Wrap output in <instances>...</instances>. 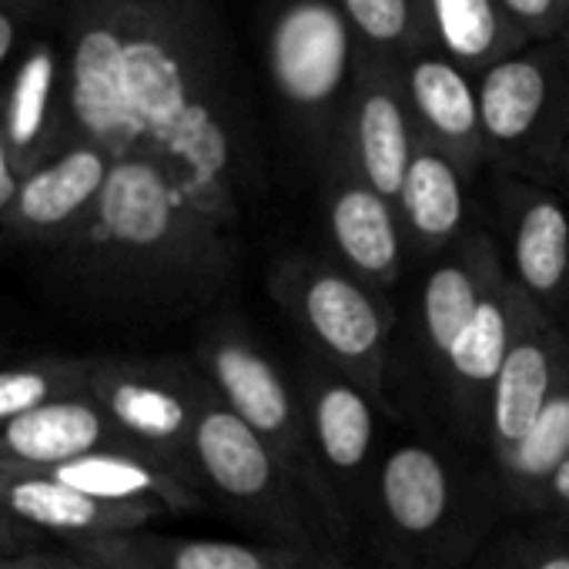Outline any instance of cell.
I'll use <instances>...</instances> for the list:
<instances>
[{"label":"cell","mask_w":569,"mask_h":569,"mask_svg":"<svg viewBox=\"0 0 569 569\" xmlns=\"http://www.w3.org/2000/svg\"><path fill=\"white\" fill-rule=\"evenodd\" d=\"M366 54L402 64L429 48L419 0H339Z\"/></svg>","instance_id":"cell-25"},{"label":"cell","mask_w":569,"mask_h":569,"mask_svg":"<svg viewBox=\"0 0 569 569\" xmlns=\"http://www.w3.org/2000/svg\"><path fill=\"white\" fill-rule=\"evenodd\" d=\"M416 144L419 131L412 121L399 64L366 54L329 158L352 168L372 191L396 204Z\"/></svg>","instance_id":"cell-7"},{"label":"cell","mask_w":569,"mask_h":569,"mask_svg":"<svg viewBox=\"0 0 569 569\" xmlns=\"http://www.w3.org/2000/svg\"><path fill=\"white\" fill-rule=\"evenodd\" d=\"M64 108L71 141L171 171L238 228L248 128L224 31L204 0H84Z\"/></svg>","instance_id":"cell-1"},{"label":"cell","mask_w":569,"mask_h":569,"mask_svg":"<svg viewBox=\"0 0 569 569\" xmlns=\"http://www.w3.org/2000/svg\"><path fill=\"white\" fill-rule=\"evenodd\" d=\"M552 392V349L539 329L519 326L509 356L489 389V426L499 452H506L529 432Z\"/></svg>","instance_id":"cell-18"},{"label":"cell","mask_w":569,"mask_h":569,"mask_svg":"<svg viewBox=\"0 0 569 569\" xmlns=\"http://www.w3.org/2000/svg\"><path fill=\"white\" fill-rule=\"evenodd\" d=\"M0 569H101L84 562L74 552H18V556H0Z\"/></svg>","instance_id":"cell-30"},{"label":"cell","mask_w":569,"mask_h":569,"mask_svg":"<svg viewBox=\"0 0 569 569\" xmlns=\"http://www.w3.org/2000/svg\"><path fill=\"white\" fill-rule=\"evenodd\" d=\"M108 171L111 158L101 148L88 141H68L58 154L44 158L21 178V191L4 231L24 244L64 248L88 224L104 191Z\"/></svg>","instance_id":"cell-9"},{"label":"cell","mask_w":569,"mask_h":569,"mask_svg":"<svg viewBox=\"0 0 569 569\" xmlns=\"http://www.w3.org/2000/svg\"><path fill=\"white\" fill-rule=\"evenodd\" d=\"M21 168L4 141V131H0V231L8 228V218L14 211V201H18V191H21Z\"/></svg>","instance_id":"cell-29"},{"label":"cell","mask_w":569,"mask_h":569,"mask_svg":"<svg viewBox=\"0 0 569 569\" xmlns=\"http://www.w3.org/2000/svg\"><path fill=\"white\" fill-rule=\"evenodd\" d=\"M379 496L386 519L399 536H432L446 522L452 499L442 456L419 442L392 449L379 472Z\"/></svg>","instance_id":"cell-17"},{"label":"cell","mask_w":569,"mask_h":569,"mask_svg":"<svg viewBox=\"0 0 569 569\" xmlns=\"http://www.w3.org/2000/svg\"><path fill=\"white\" fill-rule=\"evenodd\" d=\"M201 362L218 399L248 429L261 436V442L274 452L281 469L296 482V489L302 486V492L312 502H319V509H326V519L339 522V502L329 492L326 469L316 456L312 436L302 426L292 389L281 379L274 362L234 332L211 336L201 349Z\"/></svg>","instance_id":"cell-3"},{"label":"cell","mask_w":569,"mask_h":569,"mask_svg":"<svg viewBox=\"0 0 569 569\" xmlns=\"http://www.w3.org/2000/svg\"><path fill=\"white\" fill-rule=\"evenodd\" d=\"M559 164H562V171L569 174V128H566V138H562V144H559Z\"/></svg>","instance_id":"cell-36"},{"label":"cell","mask_w":569,"mask_h":569,"mask_svg":"<svg viewBox=\"0 0 569 569\" xmlns=\"http://www.w3.org/2000/svg\"><path fill=\"white\" fill-rule=\"evenodd\" d=\"M532 569H569V549H559V552H546Z\"/></svg>","instance_id":"cell-35"},{"label":"cell","mask_w":569,"mask_h":569,"mask_svg":"<svg viewBox=\"0 0 569 569\" xmlns=\"http://www.w3.org/2000/svg\"><path fill=\"white\" fill-rule=\"evenodd\" d=\"M191 466L198 482H208L224 502L254 509L278 529H296V482L261 436L218 399L208 379L191 429Z\"/></svg>","instance_id":"cell-6"},{"label":"cell","mask_w":569,"mask_h":569,"mask_svg":"<svg viewBox=\"0 0 569 569\" xmlns=\"http://www.w3.org/2000/svg\"><path fill=\"white\" fill-rule=\"evenodd\" d=\"M309 436L322 469L356 476L376 442V412L369 396L346 379H312L309 386Z\"/></svg>","instance_id":"cell-19"},{"label":"cell","mask_w":569,"mask_h":569,"mask_svg":"<svg viewBox=\"0 0 569 569\" xmlns=\"http://www.w3.org/2000/svg\"><path fill=\"white\" fill-rule=\"evenodd\" d=\"M336 181L329 194V234L339 254L362 278L389 284L402 261L399 208L372 191L352 168L336 161Z\"/></svg>","instance_id":"cell-14"},{"label":"cell","mask_w":569,"mask_h":569,"mask_svg":"<svg viewBox=\"0 0 569 569\" xmlns=\"http://www.w3.org/2000/svg\"><path fill=\"white\" fill-rule=\"evenodd\" d=\"M512 299L516 296H499V292L486 289L472 322L462 329L452 352L446 356V366L462 389H469V392L492 389V382L509 356V346L516 339V329H519Z\"/></svg>","instance_id":"cell-22"},{"label":"cell","mask_w":569,"mask_h":569,"mask_svg":"<svg viewBox=\"0 0 569 569\" xmlns=\"http://www.w3.org/2000/svg\"><path fill=\"white\" fill-rule=\"evenodd\" d=\"M546 489L559 499V502H569V456H566V462L549 476V482H546Z\"/></svg>","instance_id":"cell-32"},{"label":"cell","mask_w":569,"mask_h":569,"mask_svg":"<svg viewBox=\"0 0 569 569\" xmlns=\"http://www.w3.org/2000/svg\"><path fill=\"white\" fill-rule=\"evenodd\" d=\"M502 456L506 472L516 482H549V476L566 462L569 456V386H556L549 402L542 406L539 419L529 426V432L509 446Z\"/></svg>","instance_id":"cell-27"},{"label":"cell","mask_w":569,"mask_h":569,"mask_svg":"<svg viewBox=\"0 0 569 569\" xmlns=\"http://www.w3.org/2000/svg\"><path fill=\"white\" fill-rule=\"evenodd\" d=\"M399 74L419 138L446 151L462 168V174L479 168L486 158V141L476 78L436 48L406 58Z\"/></svg>","instance_id":"cell-11"},{"label":"cell","mask_w":569,"mask_h":569,"mask_svg":"<svg viewBox=\"0 0 569 569\" xmlns=\"http://www.w3.org/2000/svg\"><path fill=\"white\" fill-rule=\"evenodd\" d=\"M419 11L429 48L442 51L472 78L529 44L496 0H419Z\"/></svg>","instance_id":"cell-16"},{"label":"cell","mask_w":569,"mask_h":569,"mask_svg":"<svg viewBox=\"0 0 569 569\" xmlns=\"http://www.w3.org/2000/svg\"><path fill=\"white\" fill-rule=\"evenodd\" d=\"M28 542V529H21L4 509H0V552H11L18 556V549Z\"/></svg>","instance_id":"cell-31"},{"label":"cell","mask_w":569,"mask_h":569,"mask_svg":"<svg viewBox=\"0 0 569 569\" xmlns=\"http://www.w3.org/2000/svg\"><path fill=\"white\" fill-rule=\"evenodd\" d=\"M512 261L532 299H552L569 278V214L549 194H529L519 204Z\"/></svg>","instance_id":"cell-21"},{"label":"cell","mask_w":569,"mask_h":569,"mask_svg":"<svg viewBox=\"0 0 569 569\" xmlns=\"http://www.w3.org/2000/svg\"><path fill=\"white\" fill-rule=\"evenodd\" d=\"M204 379L171 362L91 359L88 392L98 399L121 439L171 469L188 486L198 482L191 466V429Z\"/></svg>","instance_id":"cell-4"},{"label":"cell","mask_w":569,"mask_h":569,"mask_svg":"<svg viewBox=\"0 0 569 569\" xmlns=\"http://www.w3.org/2000/svg\"><path fill=\"white\" fill-rule=\"evenodd\" d=\"M0 509H4L28 532H51L71 539V546L134 532L154 516H164L158 506L141 502H104L48 472H14L0 469Z\"/></svg>","instance_id":"cell-10"},{"label":"cell","mask_w":569,"mask_h":569,"mask_svg":"<svg viewBox=\"0 0 569 569\" xmlns=\"http://www.w3.org/2000/svg\"><path fill=\"white\" fill-rule=\"evenodd\" d=\"M101 569H306L309 556L296 546H248L228 539H174L154 532H118L71 546Z\"/></svg>","instance_id":"cell-13"},{"label":"cell","mask_w":569,"mask_h":569,"mask_svg":"<svg viewBox=\"0 0 569 569\" xmlns=\"http://www.w3.org/2000/svg\"><path fill=\"white\" fill-rule=\"evenodd\" d=\"M11 48H14V24H11V18L4 11H0V64L8 61Z\"/></svg>","instance_id":"cell-33"},{"label":"cell","mask_w":569,"mask_h":569,"mask_svg":"<svg viewBox=\"0 0 569 569\" xmlns=\"http://www.w3.org/2000/svg\"><path fill=\"white\" fill-rule=\"evenodd\" d=\"M98 449H131L91 392L54 399L0 426V469L51 472Z\"/></svg>","instance_id":"cell-12"},{"label":"cell","mask_w":569,"mask_h":569,"mask_svg":"<svg viewBox=\"0 0 569 569\" xmlns=\"http://www.w3.org/2000/svg\"><path fill=\"white\" fill-rule=\"evenodd\" d=\"M486 154L539 158L559 154L569 128V68L556 44H526L476 78Z\"/></svg>","instance_id":"cell-5"},{"label":"cell","mask_w":569,"mask_h":569,"mask_svg":"<svg viewBox=\"0 0 569 569\" xmlns=\"http://www.w3.org/2000/svg\"><path fill=\"white\" fill-rule=\"evenodd\" d=\"M566 68H569V0H562V28H559V41H556Z\"/></svg>","instance_id":"cell-34"},{"label":"cell","mask_w":569,"mask_h":569,"mask_svg":"<svg viewBox=\"0 0 569 569\" xmlns=\"http://www.w3.org/2000/svg\"><path fill=\"white\" fill-rule=\"evenodd\" d=\"M502 14L529 38V44H556L562 28V0H496Z\"/></svg>","instance_id":"cell-28"},{"label":"cell","mask_w":569,"mask_h":569,"mask_svg":"<svg viewBox=\"0 0 569 569\" xmlns=\"http://www.w3.org/2000/svg\"><path fill=\"white\" fill-rule=\"evenodd\" d=\"M261 54L281 111L316 148L332 154L366 58L339 0H271Z\"/></svg>","instance_id":"cell-2"},{"label":"cell","mask_w":569,"mask_h":569,"mask_svg":"<svg viewBox=\"0 0 569 569\" xmlns=\"http://www.w3.org/2000/svg\"><path fill=\"white\" fill-rule=\"evenodd\" d=\"M54 91V58L48 48H38L18 71L4 111V141L21 168V174L34 171L48 151V108Z\"/></svg>","instance_id":"cell-23"},{"label":"cell","mask_w":569,"mask_h":569,"mask_svg":"<svg viewBox=\"0 0 569 569\" xmlns=\"http://www.w3.org/2000/svg\"><path fill=\"white\" fill-rule=\"evenodd\" d=\"M48 476L104 502H141L164 512H188L201 506L194 486L138 449H98L74 462L54 466Z\"/></svg>","instance_id":"cell-15"},{"label":"cell","mask_w":569,"mask_h":569,"mask_svg":"<svg viewBox=\"0 0 569 569\" xmlns=\"http://www.w3.org/2000/svg\"><path fill=\"white\" fill-rule=\"evenodd\" d=\"M91 359H28L0 369V426L54 399L88 392Z\"/></svg>","instance_id":"cell-26"},{"label":"cell","mask_w":569,"mask_h":569,"mask_svg":"<svg viewBox=\"0 0 569 569\" xmlns=\"http://www.w3.org/2000/svg\"><path fill=\"white\" fill-rule=\"evenodd\" d=\"M486 284L469 261L439 264L422 284V332L429 349L446 362L462 329L472 322Z\"/></svg>","instance_id":"cell-24"},{"label":"cell","mask_w":569,"mask_h":569,"mask_svg":"<svg viewBox=\"0 0 569 569\" xmlns=\"http://www.w3.org/2000/svg\"><path fill=\"white\" fill-rule=\"evenodd\" d=\"M289 306L316 346L356 376H379L386 319L362 284L352 274L322 264H299L289 271Z\"/></svg>","instance_id":"cell-8"},{"label":"cell","mask_w":569,"mask_h":569,"mask_svg":"<svg viewBox=\"0 0 569 569\" xmlns=\"http://www.w3.org/2000/svg\"><path fill=\"white\" fill-rule=\"evenodd\" d=\"M462 178H466L462 168L446 151H439L436 144L419 138L396 208L406 218L409 231L426 248L446 244L462 228V221H466Z\"/></svg>","instance_id":"cell-20"}]
</instances>
